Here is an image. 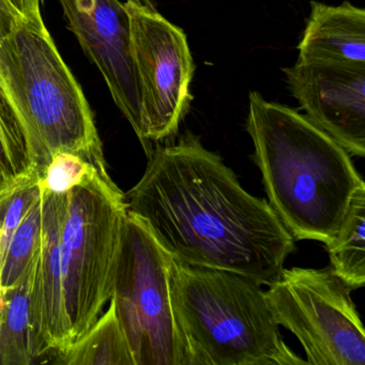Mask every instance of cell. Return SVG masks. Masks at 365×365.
<instances>
[{
  "instance_id": "10",
  "label": "cell",
  "mask_w": 365,
  "mask_h": 365,
  "mask_svg": "<svg viewBox=\"0 0 365 365\" xmlns=\"http://www.w3.org/2000/svg\"><path fill=\"white\" fill-rule=\"evenodd\" d=\"M69 29L101 72L113 100L136 136L140 134L138 76L130 20L119 0H58Z\"/></svg>"
},
{
  "instance_id": "9",
  "label": "cell",
  "mask_w": 365,
  "mask_h": 365,
  "mask_svg": "<svg viewBox=\"0 0 365 365\" xmlns=\"http://www.w3.org/2000/svg\"><path fill=\"white\" fill-rule=\"evenodd\" d=\"M286 82L309 121L354 157L365 155V66L297 61Z\"/></svg>"
},
{
  "instance_id": "19",
  "label": "cell",
  "mask_w": 365,
  "mask_h": 365,
  "mask_svg": "<svg viewBox=\"0 0 365 365\" xmlns=\"http://www.w3.org/2000/svg\"><path fill=\"white\" fill-rule=\"evenodd\" d=\"M12 9L20 16L21 20L29 22H41L43 21L40 11L41 0H7Z\"/></svg>"
},
{
  "instance_id": "6",
  "label": "cell",
  "mask_w": 365,
  "mask_h": 365,
  "mask_svg": "<svg viewBox=\"0 0 365 365\" xmlns=\"http://www.w3.org/2000/svg\"><path fill=\"white\" fill-rule=\"evenodd\" d=\"M170 258L128 211L113 298L136 365H191L173 307Z\"/></svg>"
},
{
  "instance_id": "2",
  "label": "cell",
  "mask_w": 365,
  "mask_h": 365,
  "mask_svg": "<svg viewBox=\"0 0 365 365\" xmlns=\"http://www.w3.org/2000/svg\"><path fill=\"white\" fill-rule=\"evenodd\" d=\"M247 132L268 202L294 240L334 241L364 181L351 155L304 115L250 93Z\"/></svg>"
},
{
  "instance_id": "5",
  "label": "cell",
  "mask_w": 365,
  "mask_h": 365,
  "mask_svg": "<svg viewBox=\"0 0 365 365\" xmlns=\"http://www.w3.org/2000/svg\"><path fill=\"white\" fill-rule=\"evenodd\" d=\"M128 211L125 194L108 172L96 173L68 194L61 241L71 344L114 296Z\"/></svg>"
},
{
  "instance_id": "21",
  "label": "cell",
  "mask_w": 365,
  "mask_h": 365,
  "mask_svg": "<svg viewBox=\"0 0 365 365\" xmlns=\"http://www.w3.org/2000/svg\"><path fill=\"white\" fill-rule=\"evenodd\" d=\"M19 176H20V175H19ZM16 178H18V177H16ZM16 178L4 183L3 185H0V221H1V209H3L4 202H5L6 198L11 194V192L14 191V187H16Z\"/></svg>"
},
{
  "instance_id": "18",
  "label": "cell",
  "mask_w": 365,
  "mask_h": 365,
  "mask_svg": "<svg viewBox=\"0 0 365 365\" xmlns=\"http://www.w3.org/2000/svg\"><path fill=\"white\" fill-rule=\"evenodd\" d=\"M97 172H108V168L98 165L78 153L61 151L53 155L40 175L39 185L46 193L63 195L84 183Z\"/></svg>"
},
{
  "instance_id": "13",
  "label": "cell",
  "mask_w": 365,
  "mask_h": 365,
  "mask_svg": "<svg viewBox=\"0 0 365 365\" xmlns=\"http://www.w3.org/2000/svg\"><path fill=\"white\" fill-rule=\"evenodd\" d=\"M51 363L61 365H136L114 298L95 324Z\"/></svg>"
},
{
  "instance_id": "4",
  "label": "cell",
  "mask_w": 365,
  "mask_h": 365,
  "mask_svg": "<svg viewBox=\"0 0 365 365\" xmlns=\"http://www.w3.org/2000/svg\"><path fill=\"white\" fill-rule=\"evenodd\" d=\"M170 296L191 365H303L284 341L262 286L170 258Z\"/></svg>"
},
{
  "instance_id": "3",
  "label": "cell",
  "mask_w": 365,
  "mask_h": 365,
  "mask_svg": "<svg viewBox=\"0 0 365 365\" xmlns=\"http://www.w3.org/2000/svg\"><path fill=\"white\" fill-rule=\"evenodd\" d=\"M0 78L24 129L29 166L40 175L55 153L106 166L95 117L44 21L20 20L0 42Z\"/></svg>"
},
{
  "instance_id": "1",
  "label": "cell",
  "mask_w": 365,
  "mask_h": 365,
  "mask_svg": "<svg viewBox=\"0 0 365 365\" xmlns=\"http://www.w3.org/2000/svg\"><path fill=\"white\" fill-rule=\"evenodd\" d=\"M147 157L142 179L125 194L128 209L173 259L268 287L279 279L294 239L268 200L245 191L217 153L187 133Z\"/></svg>"
},
{
  "instance_id": "20",
  "label": "cell",
  "mask_w": 365,
  "mask_h": 365,
  "mask_svg": "<svg viewBox=\"0 0 365 365\" xmlns=\"http://www.w3.org/2000/svg\"><path fill=\"white\" fill-rule=\"evenodd\" d=\"M20 20V16L12 9L7 0H0V42L14 31ZM0 88L4 91L1 78H0Z\"/></svg>"
},
{
  "instance_id": "8",
  "label": "cell",
  "mask_w": 365,
  "mask_h": 365,
  "mask_svg": "<svg viewBox=\"0 0 365 365\" xmlns=\"http://www.w3.org/2000/svg\"><path fill=\"white\" fill-rule=\"evenodd\" d=\"M130 20L132 55L138 76L140 134L145 153L176 135L189 110L190 87L195 72L182 29L157 9L125 4Z\"/></svg>"
},
{
  "instance_id": "11",
  "label": "cell",
  "mask_w": 365,
  "mask_h": 365,
  "mask_svg": "<svg viewBox=\"0 0 365 365\" xmlns=\"http://www.w3.org/2000/svg\"><path fill=\"white\" fill-rule=\"evenodd\" d=\"M42 190V189H41ZM43 193L41 238L31 290V318L38 362L71 345L63 299L61 226L68 194Z\"/></svg>"
},
{
  "instance_id": "22",
  "label": "cell",
  "mask_w": 365,
  "mask_h": 365,
  "mask_svg": "<svg viewBox=\"0 0 365 365\" xmlns=\"http://www.w3.org/2000/svg\"><path fill=\"white\" fill-rule=\"evenodd\" d=\"M129 3L134 4V5L140 6V7L150 8V9H155V4L153 0H127Z\"/></svg>"
},
{
  "instance_id": "23",
  "label": "cell",
  "mask_w": 365,
  "mask_h": 365,
  "mask_svg": "<svg viewBox=\"0 0 365 365\" xmlns=\"http://www.w3.org/2000/svg\"><path fill=\"white\" fill-rule=\"evenodd\" d=\"M5 307V288L1 283V274H0V314L3 312Z\"/></svg>"
},
{
  "instance_id": "17",
  "label": "cell",
  "mask_w": 365,
  "mask_h": 365,
  "mask_svg": "<svg viewBox=\"0 0 365 365\" xmlns=\"http://www.w3.org/2000/svg\"><path fill=\"white\" fill-rule=\"evenodd\" d=\"M29 168L24 129L9 98L0 88V185Z\"/></svg>"
},
{
  "instance_id": "12",
  "label": "cell",
  "mask_w": 365,
  "mask_h": 365,
  "mask_svg": "<svg viewBox=\"0 0 365 365\" xmlns=\"http://www.w3.org/2000/svg\"><path fill=\"white\" fill-rule=\"evenodd\" d=\"M298 52L299 61L365 66V10L313 0Z\"/></svg>"
},
{
  "instance_id": "15",
  "label": "cell",
  "mask_w": 365,
  "mask_h": 365,
  "mask_svg": "<svg viewBox=\"0 0 365 365\" xmlns=\"http://www.w3.org/2000/svg\"><path fill=\"white\" fill-rule=\"evenodd\" d=\"M329 268L352 290L365 285V187L352 200L334 241L324 245Z\"/></svg>"
},
{
  "instance_id": "14",
  "label": "cell",
  "mask_w": 365,
  "mask_h": 365,
  "mask_svg": "<svg viewBox=\"0 0 365 365\" xmlns=\"http://www.w3.org/2000/svg\"><path fill=\"white\" fill-rule=\"evenodd\" d=\"M35 260L36 256L19 281L5 289V307L0 314V365L38 363L31 318Z\"/></svg>"
},
{
  "instance_id": "16",
  "label": "cell",
  "mask_w": 365,
  "mask_h": 365,
  "mask_svg": "<svg viewBox=\"0 0 365 365\" xmlns=\"http://www.w3.org/2000/svg\"><path fill=\"white\" fill-rule=\"evenodd\" d=\"M43 193L38 196L14 232L0 266L4 288L11 287L24 274L35 258L41 238Z\"/></svg>"
},
{
  "instance_id": "7",
  "label": "cell",
  "mask_w": 365,
  "mask_h": 365,
  "mask_svg": "<svg viewBox=\"0 0 365 365\" xmlns=\"http://www.w3.org/2000/svg\"><path fill=\"white\" fill-rule=\"evenodd\" d=\"M351 287L329 267L283 269L269 286L273 317L298 339L307 364L365 365V331Z\"/></svg>"
}]
</instances>
